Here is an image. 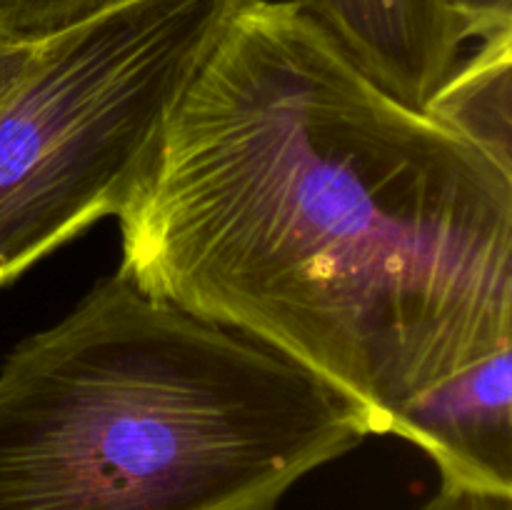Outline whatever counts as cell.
<instances>
[{
  "label": "cell",
  "instance_id": "obj_1",
  "mask_svg": "<svg viewBox=\"0 0 512 510\" xmlns=\"http://www.w3.org/2000/svg\"><path fill=\"white\" fill-rule=\"evenodd\" d=\"M118 220L135 288L273 348L373 435L512 345V175L293 0L235 10Z\"/></svg>",
  "mask_w": 512,
  "mask_h": 510
},
{
  "label": "cell",
  "instance_id": "obj_2",
  "mask_svg": "<svg viewBox=\"0 0 512 510\" xmlns=\"http://www.w3.org/2000/svg\"><path fill=\"white\" fill-rule=\"evenodd\" d=\"M368 435L273 348L115 273L0 365V510H278Z\"/></svg>",
  "mask_w": 512,
  "mask_h": 510
},
{
  "label": "cell",
  "instance_id": "obj_3",
  "mask_svg": "<svg viewBox=\"0 0 512 510\" xmlns=\"http://www.w3.org/2000/svg\"><path fill=\"white\" fill-rule=\"evenodd\" d=\"M245 0H128L40 40L0 108V288L118 218Z\"/></svg>",
  "mask_w": 512,
  "mask_h": 510
},
{
  "label": "cell",
  "instance_id": "obj_4",
  "mask_svg": "<svg viewBox=\"0 0 512 510\" xmlns=\"http://www.w3.org/2000/svg\"><path fill=\"white\" fill-rule=\"evenodd\" d=\"M390 435L425 450L443 483L512 493V345L415 395Z\"/></svg>",
  "mask_w": 512,
  "mask_h": 510
},
{
  "label": "cell",
  "instance_id": "obj_5",
  "mask_svg": "<svg viewBox=\"0 0 512 510\" xmlns=\"http://www.w3.org/2000/svg\"><path fill=\"white\" fill-rule=\"evenodd\" d=\"M380 90L425 110L465 38L443 0H293Z\"/></svg>",
  "mask_w": 512,
  "mask_h": 510
},
{
  "label": "cell",
  "instance_id": "obj_6",
  "mask_svg": "<svg viewBox=\"0 0 512 510\" xmlns=\"http://www.w3.org/2000/svg\"><path fill=\"white\" fill-rule=\"evenodd\" d=\"M423 113L512 175V30L460 60Z\"/></svg>",
  "mask_w": 512,
  "mask_h": 510
},
{
  "label": "cell",
  "instance_id": "obj_7",
  "mask_svg": "<svg viewBox=\"0 0 512 510\" xmlns=\"http://www.w3.org/2000/svg\"><path fill=\"white\" fill-rule=\"evenodd\" d=\"M128 0H0V38L40 43Z\"/></svg>",
  "mask_w": 512,
  "mask_h": 510
},
{
  "label": "cell",
  "instance_id": "obj_8",
  "mask_svg": "<svg viewBox=\"0 0 512 510\" xmlns=\"http://www.w3.org/2000/svg\"><path fill=\"white\" fill-rule=\"evenodd\" d=\"M465 38L488 40L512 30V0H443Z\"/></svg>",
  "mask_w": 512,
  "mask_h": 510
},
{
  "label": "cell",
  "instance_id": "obj_9",
  "mask_svg": "<svg viewBox=\"0 0 512 510\" xmlns=\"http://www.w3.org/2000/svg\"><path fill=\"white\" fill-rule=\"evenodd\" d=\"M420 510H512V493L440 483L438 495H433Z\"/></svg>",
  "mask_w": 512,
  "mask_h": 510
},
{
  "label": "cell",
  "instance_id": "obj_10",
  "mask_svg": "<svg viewBox=\"0 0 512 510\" xmlns=\"http://www.w3.org/2000/svg\"><path fill=\"white\" fill-rule=\"evenodd\" d=\"M35 53H38V43H10L0 38V108L23 83Z\"/></svg>",
  "mask_w": 512,
  "mask_h": 510
}]
</instances>
